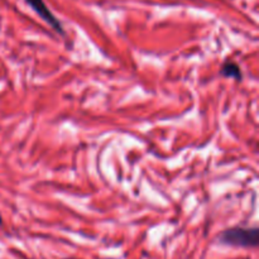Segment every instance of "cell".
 <instances>
[{"instance_id": "1", "label": "cell", "mask_w": 259, "mask_h": 259, "mask_svg": "<svg viewBox=\"0 0 259 259\" xmlns=\"http://www.w3.org/2000/svg\"><path fill=\"white\" fill-rule=\"evenodd\" d=\"M220 244L235 248H257L259 244L258 227H232L223 230L218 238Z\"/></svg>"}, {"instance_id": "2", "label": "cell", "mask_w": 259, "mask_h": 259, "mask_svg": "<svg viewBox=\"0 0 259 259\" xmlns=\"http://www.w3.org/2000/svg\"><path fill=\"white\" fill-rule=\"evenodd\" d=\"M25 3H27V4L29 5V7L32 8V9L34 10V12L37 13V14L39 15V17L42 18L47 24H50L51 28H52L55 32H57L58 34L61 35H66L65 29H63V25L61 24L58 18L51 12L50 8L46 5L45 0H25Z\"/></svg>"}, {"instance_id": "3", "label": "cell", "mask_w": 259, "mask_h": 259, "mask_svg": "<svg viewBox=\"0 0 259 259\" xmlns=\"http://www.w3.org/2000/svg\"><path fill=\"white\" fill-rule=\"evenodd\" d=\"M219 75L225 78H234L235 81L240 82L243 80V71L237 62L232 60H227L220 67Z\"/></svg>"}, {"instance_id": "4", "label": "cell", "mask_w": 259, "mask_h": 259, "mask_svg": "<svg viewBox=\"0 0 259 259\" xmlns=\"http://www.w3.org/2000/svg\"><path fill=\"white\" fill-rule=\"evenodd\" d=\"M0 225H3V217L0 215Z\"/></svg>"}]
</instances>
